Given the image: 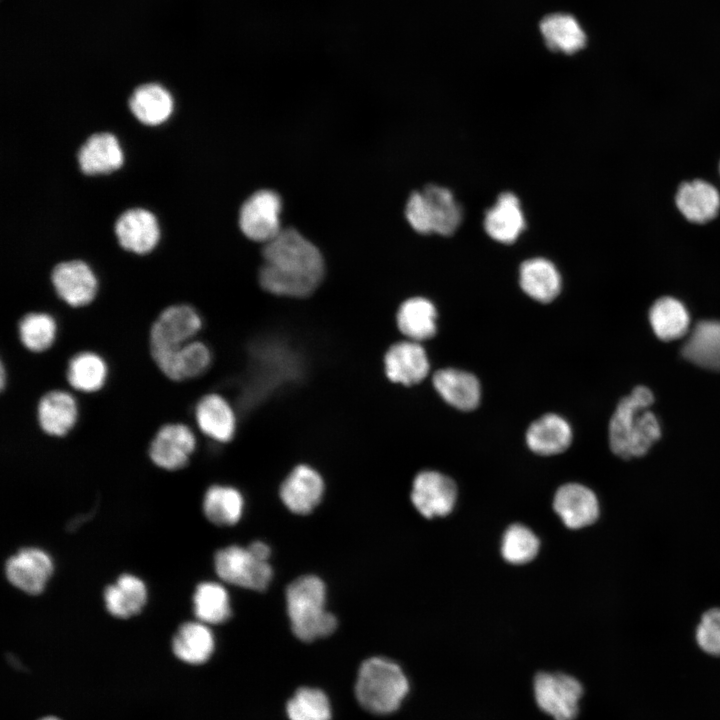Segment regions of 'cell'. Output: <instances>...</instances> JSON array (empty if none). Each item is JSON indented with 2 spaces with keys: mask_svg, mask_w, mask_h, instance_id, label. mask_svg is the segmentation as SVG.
Returning <instances> with one entry per match:
<instances>
[{
  "mask_svg": "<svg viewBox=\"0 0 720 720\" xmlns=\"http://www.w3.org/2000/svg\"><path fill=\"white\" fill-rule=\"evenodd\" d=\"M262 259L259 284L274 296L305 298L314 293L324 277L320 250L293 228L282 229L265 243Z\"/></svg>",
  "mask_w": 720,
  "mask_h": 720,
  "instance_id": "cell-1",
  "label": "cell"
},
{
  "mask_svg": "<svg viewBox=\"0 0 720 720\" xmlns=\"http://www.w3.org/2000/svg\"><path fill=\"white\" fill-rule=\"evenodd\" d=\"M652 392L637 386L617 405L609 424V446L622 460L644 457L661 437L656 416L648 410L653 403Z\"/></svg>",
  "mask_w": 720,
  "mask_h": 720,
  "instance_id": "cell-2",
  "label": "cell"
},
{
  "mask_svg": "<svg viewBox=\"0 0 720 720\" xmlns=\"http://www.w3.org/2000/svg\"><path fill=\"white\" fill-rule=\"evenodd\" d=\"M325 605L326 587L319 577L301 576L288 585L287 613L292 632L298 639L311 642L335 631L337 619Z\"/></svg>",
  "mask_w": 720,
  "mask_h": 720,
  "instance_id": "cell-3",
  "label": "cell"
},
{
  "mask_svg": "<svg viewBox=\"0 0 720 720\" xmlns=\"http://www.w3.org/2000/svg\"><path fill=\"white\" fill-rule=\"evenodd\" d=\"M409 691V682L401 667L384 657L365 660L359 668L355 695L359 704L374 714L396 711Z\"/></svg>",
  "mask_w": 720,
  "mask_h": 720,
  "instance_id": "cell-4",
  "label": "cell"
},
{
  "mask_svg": "<svg viewBox=\"0 0 720 720\" xmlns=\"http://www.w3.org/2000/svg\"><path fill=\"white\" fill-rule=\"evenodd\" d=\"M201 328L202 318L192 306L175 304L166 307L150 328L151 356L176 349L194 340Z\"/></svg>",
  "mask_w": 720,
  "mask_h": 720,
  "instance_id": "cell-5",
  "label": "cell"
},
{
  "mask_svg": "<svg viewBox=\"0 0 720 720\" xmlns=\"http://www.w3.org/2000/svg\"><path fill=\"white\" fill-rule=\"evenodd\" d=\"M214 566L224 582L257 591L265 590L273 575L268 561L255 557L248 547L236 545L218 550Z\"/></svg>",
  "mask_w": 720,
  "mask_h": 720,
  "instance_id": "cell-6",
  "label": "cell"
},
{
  "mask_svg": "<svg viewBox=\"0 0 720 720\" xmlns=\"http://www.w3.org/2000/svg\"><path fill=\"white\" fill-rule=\"evenodd\" d=\"M582 694L580 682L564 673L542 672L534 680L536 702L554 720H574Z\"/></svg>",
  "mask_w": 720,
  "mask_h": 720,
  "instance_id": "cell-7",
  "label": "cell"
},
{
  "mask_svg": "<svg viewBox=\"0 0 720 720\" xmlns=\"http://www.w3.org/2000/svg\"><path fill=\"white\" fill-rule=\"evenodd\" d=\"M282 201L272 190L252 194L241 206L239 226L250 240L267 243L281 232Z\"/></svg>",
  "mask_w": 720,
  "mask_h": 720,
  "instance_id": "cell-8",
  "label": "cell"
},
{
  "mask_svg": "<svg viewBox=\"0 0 720 720\" xmlns=\"http://www.w3.org/2000/svg\"><path fill=\"white\" fill-rule=\"evenodd\" d=\"M457 486L452 478L434 470L419 472L412 483L411 502L425 518L450 514L457 501Z\"/></svg>",
  "mask_w": 720,
  "mask_h": 720,
  "instance_id": "cell-9",
  "label": "cell"
},
{
  "mask_svg": "<svg viewBox=\"0 0 720 720\" xmlns=\"http://www.w3.org/2000/svg\"><path fill=\"white\" fill-rule=\"evenodd\" d=\"M553 509L562 523L572 530L594 525L601 514L597 494L590 487L577 482L563 484L556 490Z\"/></svg>",
  "mask_w": 720,
  "mask_h": 720,
  "instance_id": "cell-10",
  "label": "cell"
},
{
  "mask_svg": "<svg viewBox=\"0 0 720 720\" xmlns=\"http://www.w3.org/2000/svg\"><path fill=\"white\" fill-rule=\"evenodd\" d=\"M51 557L40 548L20 549L5 563V576L17 589L30 595L40 594L53 573Z\"/></svg>",
  "mask_w": 720,
  "mask_h": 720,
  "instance_id": "cell-11",
  "label": "cell"
},
{
  "mask_svg": "<svg viewBox=\"0 0 720 720\" xmlns=\"http://www.w3.org/2000/svg\"><path fill=\"white\" fill-rule=\"evenodd\" d=\"M195 446V435L187 425L167 423L154 435L148 454L156 466L165 470H178L187 465Z\"/></svg>",
  "mask_w": 720,
  "mask_h": 720,
  "instance_id": "cell-12",
  "label": "cell"
},
{
  "mask_svg": "<svg viewBox=\"0 0 720 720\" xmlns=\"http://www.w3.org/2000/svg\"><path fill=\"white\" fill-rule=\"evenodd\" d=\"M51 283L57 296L75 308L90 304L98 290L94 272L81 260L58 263L51 272Z\"/></svg>",
  "mask_w": 720,
  "mask_h": 720,
  "instance_id": "cell-13",
  "label": "cell"
},
{
  "mask_svg": "<svg viewBox=\"0 0 720 720\" xmlns=\"http://www.w3.org/2000/svg\"><path fill=\"white\" fill-rule=\"evenodd\" d=\"M384 369L391 382L411 386L426 378L430 364L420 342L407 339L398 341L387 349Z\"/></svg>",
  "mask_w": 720,
  "mask_h": 720,
  "instance_id": "cell-14",
  "label": "cell"
},
{
  "mask_svg": "<svg viewBox=\"0 0 720 720\" xmlns=\"http://www.w3.org/2000/svg\"><path fill=\"white\" fill-rule=\"evenodd\" d=\"M674 202L681 216L694 224H705L716 218L720 211V192L704 179L681 182Z\"/></svg>",
  "mask_w": 720,
  "mask_h": 720,
  "instance_id": "cell-15",
  "label": "cell"
},
{
  "mask_svg": "<svg viewBox=\"0 0 720 720\" xmlns=\"http://www.w3.org/2000/svg\"><path fill=\"white\" fill-rule=\"evenodd\" d=\"M152 359L168 379L183 381L206 372L212 354L205 343L194 339L176 349L153 355Z\"/></svg>",
  "mask_w": 720,
  "mask_h": 720,
  "instance_id": "cell-16",
  "label": "cell"
},
{
  "mask_svg": "<svg viewBox=\"0 0 720 720\" xmlns=\"http://www.w3.org/2000/svg\"><path fill=\"white\" fill-rule=\"evenodd\" d=\"M324 482L312 467L300 464L292 469L280 487L283 504L293 513H310L321 501Z\"/></svg>",
  "mask_w": 720,
  "mask_h": 720,
  "instance_id": "cell-17",
  "label": "cell"
},
{
  "mask_svg": "<svg viewBox=\"0 0 720 720\" xmlns=\"http://www.w3.org/2000/svg\"><path fill=\"white\" fill-rule=\"evenodd\" d=\"M485 232L502 244L514 243L526 227V220L518 197L511 192L499 195L485 213Z\"/></svg>",
  "mask_w": 720,
  "mask_h": 720,
  "instance_id": "cell-18",
  "label": "cell"
},
{
  "mask_svg": "<svg viewBox=\"0 0 720 720\" xmlns=\"http://www.w3.org/2000/svg\"><path fill=\"white\" fill-rule=\"evenodd\" d=\"M120 245L128 251L145 254L159 240V228L154 215L142 208H133L120 215L115 223Z\"/></svg>",
  "mask_w": 720,
  "mask_h": 720,
  "instance_id": "cell-19",
  "label": "cell"
},
{
  "mask_svg": "<svg viewBox=\"0 0 720 720\" xmlns=\"http://www.w3.org/2000/svg\"><path fill=\"white\" fill-rule=\"evenodd\" d=\"M36 415L38 424L45 434L63 437L77 422L78 405L71 393L55 389L40 398Z\"/></svg>",
  "mask_w": 720,
  "mask_h": 720,
  "instance_id": "cell-20",
  "label": "cell"
},
{
  "mask_svg": "<svg viewBox=\"0 0 720 720\" xmlns=\"http://www.w3.org/2000/svg\"><path fill=\"white\" fill-rule=\"evenodd\" d=\"M200 431L217 442L230 441L236 431V415L231 404L220 394L202 396L194 410Z\"/></svg>",
  "mask_w": 720,
  "mask_h": 720,
  "instance_id": "cell-21",
  "label": "cell"
},
{
  "mask_svg": "<svg viewBox=\"0 0 720 720\" xmlns=\"http://www.w3.org/2000/svg\"><path fill=\"white\" fill-rule=\"evenodd\" d=\"M433 386L443 400L456 409L472 411L480 403V383L469 372L455 368L440 369L433 375Z\"/></svg>",
  "mask_w": 720,
  "mask_h": 720,
  "instance_id": "cell-22",
  "label": "cell"
},
{
  "mask_svg": "<svg viewBox=\"0 0 720 720\" xmlns=\"http://www.w3.org/2000/svg\"><path fill=\"white\" fill-rule=\"evenodd\" d=\"M573 438L570 424L561 416L548 413L530 424L526 444L535 454L552 456L566 451Z\"/></svg>",
  "mask_w": 720,
  "mask_h": 720,
  "instance_id": "cell-23",
  "label": "cell"
},
{
  "mask_svg": "<svg viewBox=\"0 0 720 720\" xmlns=\"http://www.w3.org/2000/svg\"><path fill=\"white\" fill-rule=\"evenodd\" d=\"M519 283L529 297L540 303H549L559 295L562 280L558 269L550 260L535 257L520 265Z\"/></svg>",
  "mask_w": 720,
  "mask_h": 720,
  "instance_id": "cell-24",
  "label": "cell"
},
{
  "mask_svg": "<svg viewBox=\"0 0 720 720\" xmlns=\"http://www.w3.org/2000/svg\"><path fill=\"white\" fill-rule=\"evenodd\" d=\"M104 603L114 617L127 619L137 615L147 601L145 583L135 575L122 574L104 589Z\"/></svg>",
  "mask_w": 720,
  "mask_h": 720,
  "instance_id": "cell-25",
  "label": "cell"
},
{
  "mask_svg": "<svg viewBox=\"0 0 720 720\" xmlns=\"http://www.w3.org/2000/svg\"><path fill=\"white\" fill-rule=\"evenodd\" d=\"M437 310L427 298L415 296L403 301L396 313L399 331L407 339L421 342L432 338L437 331Z\"/></svg>",
  "mask_w": 720,
  "mask_h": 720,
  "instance_id": "cell-26",
  "label": "cell"
},
{
  "mask_svg": "<svg viewBox=\"0 0 720 720\" xmlns=\"http://www.w3.org/2000/svg\"><path fill=\"white\" fill-rule=\"evenodd\" d=\"M77 159L82 172L92 175L118 169L122 165L123 155L115 136L96 133L80 147Z\"/></svg>",
  "mask_w": 720,
  "mask_h": 720,
  "instance_id": "cell-27",
  "label": "cell"
},
{
  "mask_svg": "<svg viewBox=\"0 0 720 720\" xmlns=\"http://www.w3.org/2000/svg\"><path fill=\"white\" fill-rule=\"evenodd\" d=\"M682 355L693 364L720 370V321H700L682 348Z\"/></svg>",
  "mask_w": 720,
  "mask_h": 720,
  "instance_id": "cell-28",
  "label": "cell"
},
{
  "mask_svg": "<svg viewBox=\"0 0 720 720\" xmlns=\"http://www.w3.org/2000/svg\"><path fill=\"white\" fill-rule=\"evenodd\" d=\"M214 647L212 631L200 621L183 623L172 639L175 656L189 664L205 663L211 657Z\"/></svg>",
  "mask_w": 720,
  "mask_h": 720,
  "instance_id": "cell-29",
  "label": "cell"
},
{
  "mask_svg": "<svg viewBox=\"0 0 720 720\" xmlns=\"http://www.w3.org/2000/svg\"><path fill=\"white\" fill-rule=\"evenodd\" d=\"M540 31L552 51L574 54L586 44V35L580 24L566 13L545 16L540 22Z\"/></svg>",
  "mask_w": 720,
  "mask_h": 720,
  "instance_id": "cell-30",
  "label": "cell"
},
{
  "mask_svg": "<svg viewBox=\"0 0 720 720\" xmlns=\"http://www.w3.org/2000/svg\"><path fill=\"white\" fill-rule=\"evenodd\" d=\"M134 116L146 125H158L172 112L173 100L169 92L158 84L137 87L129 99Z\"/></svg>",
  "mask_w": 720,
  "mask_h": 720,
  "instance_id": "cell-31",
  "label": "cell"
},
{
  "mask_svg": "<svg viewBox=\"0 0 720 720\" xmlns=\"http://www.w3.org/2000/svg\"><path fill=\"white\" fill-rule=\"evenodd\" d=\"M107 373L106 362L99 354L82 351L69 360L66 379L73 389L79 392L93 393L104 386Z\"/></svg>",
  "mask_w": 720,
  "mask_h": 720,
  "instance_id": "cell-32",
  "label": "cell"
},
{
  "mask_svg": "<svg viewBox=\"0 0 720 720\" xmlns=\"http://www.w3.org/2000/svg\"><path fill=\"white\" fill-rule=\"evenodd\" d=\"M422 192L430 208L433 233L441 236L454 234L462 222L463 212L453 193L435 184L427 185Z\"/></svg>",
  "mask_w": 720,
  "mask_h": 720,
  "instance_id": "cell-33",
  "label": "cell"
},
{
  "mask_svg": "<svg viewBox=\"0 0 720 720\" xmlns=\"http://www.w3.org/2000/svg\"><path fill=\"white\" fill-rule=\"evenodd\" d=\"M649 319L656 336L664 341L684 336L690 323L685 306L672 297L658 299L650 309Z\"/></svg>",
  "mask_w": 720,
  "mask_h": 720,
  "instance_id": "cell-34",
  "label": "cell"
},
{
  "mask_svg": "<svg viewBox=\"0 0 720 720\" xmlns=\"http://www.w3.org/2000/svg\"><path fill=\"white\" fill-rule=\"evenodd\" d=\"M244 501L241 493L230 486L213 485L203 498V512L206 518L218 526L236 524L243 513Z\"/></svg>",
  "mask_w": 720,
  "mask_h": 720,
  "instance_id": "cell-35",
  "label": "cell"
},
{
  "mask_svg": "<svg viewBox=\"0 0 720 720\" xmlns=\"http://www.w3.org/2000/svg\"><path fill=\"white\" fill-rule=\"evenodd\" d=\"M193 611L198 621L221 624L231 616L227 590L216 582L199 583L193 594Z\"/></svg>",
  "mask_w": 720,
  "mask_h": 720,
  "instance_id": "cell-36",
  "label": "cell"
},
{
  "mask_svg": "<svg viewBox=\"0 0 720 720\" xmlns=\"http://www.w3.org/2000/svg\"><path fill=\"white\" fill-rule=\"evenodd\" d=\"M18 335L27 350L35 353L44 352L56 339V320L46 312H29L18 323Z\"/></svg>",
  "mask_w": 720,
  "mask_h": 720,
  "instance_id": "cell-37",
  "label": "cell"
},
{
  "mask_svg": "<svg viewBox=\"0 0 720 720\" xmlns=\"http://www.w3.org/2000/svg\"><path fill=\"white\" fill-rule=\"evenodd\" d=\"M539 548L540 541L537 535L529 527L515 523L504 531L500 552L506 562L523 565L537 556Z\"/></svg>",
  "mask_w": 720,
  "mask_h": 720,
  "instance_id": "cell-38",
  "label": "cell"
},
{
  "mask_svg": "<svg viewBox=\"0 0 720 720\" xmlns=\"http://www.w3.org/2000/svg\"><path fill=\"white\" fill-rule=\"evenodd\" d=\"M289 720H330V702L324 692L311 687L298 689L288 701Z\"/></svg>",
  "mask_w": 720,
  "mask_h": 720,
  "instance_id": "cell-39",
  "label": "cell"
},
{
  "mask_svg": "<svg viewBox=\"0 0 720 720\" xmlns=\"http://www.w3.org/2000/svg\"><path fill=\"white\" fill-rule=\"evenodd\" d=\"M694 639L704 653L720 657V606L705 610L695 627Z\"/></svg>",
  "mask_w": 720,
  "mask_h": 720,
  "instance_id": "cell-40",
  "label": "cell"
},
{
  "mask_svg": "<svg viewBox=\"0 0 720 720\" xmlns=\"http://www.w3.org/2000/svg\"><path fill=\"white\" fill-rule=\"evenodd\" d=\"M405 216L416 232L424 235L433 233L430 208L422 191H415L409 196L405 207Z\"/></svg>",
  "mask_w": 720,
  "mask_h": 720,
  "instance_id": "cell-41",
  "label": "cell"
},
{
  "mask_svg": "<svg viewBox=\"0 0 720 720\" xmlns=\"http://www.w3.org/2000/svg\"><path fill=\"white\" fill-rule=\"evenodd\" d=\"M248 549L255 557L265 561H268L271 554L269 546L261 541L252 542Z\"/></svg>",
  "mask_w": 720,
  "mask_h": 720,
  "instance_id": "cell-42",
  "label": "cell"
},
{
  "mask_svg": "<svg viewBox=\"0 0 720 720\" xmlns=\"http://www.w3.org/2000/svg\"><path fill=\"white\" fill-rule=\"evenodd\" d=\"M0 370H1L0 384H1V389L3 390L5 387V384H6V382H5V378H6L5 366L3 363L1 364Z\"/></svg>",
  "mask_w": 720,
  "mask_h": 720,
  "instance_id": "cell-43",
  "label": "cell"
},
{
  "mask_svg": "<svg viewBox=\"0 0 720 720\" xmlns=\"http://www.w3.org/2000/svg\"><path fill=\"white\" fill-rule=\"evenodd\" d=\"M39 720H60V719L57 718V717H54V716H46V717H43V718H41V719H39Z\"/></svg>",
  "mask_w": 720,
  "mask_h": 720,
  "instance_id": "cell-44",
  "label": "cell"
},
{
  "mask_svg": "<svg viewBox=\"0 0 720 720\" xmlns=\"http://www.w3.org/2000/svg\"><path fill=\"white\" fill-rule=\"evenodd\" d=\"M719 174H720V162H719Z\"/></svg>",
  "mask_w": 720,
  "mask_h": 720,
  "instance_id": "cell-45",
  "label": "cell"
}]
</instances>
